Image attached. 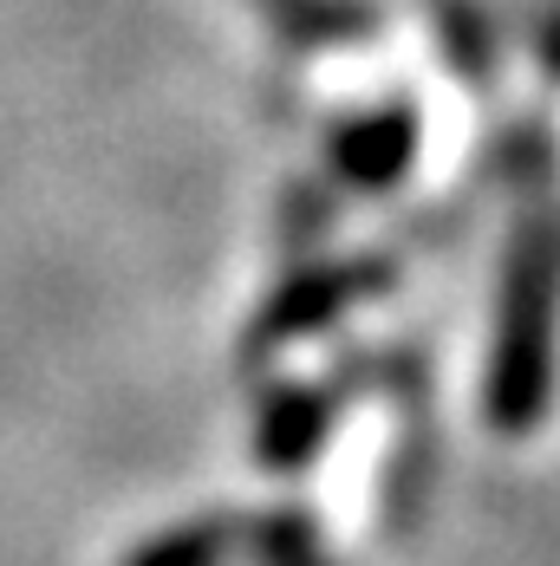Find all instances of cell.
<instances>
[{"label":"cell","mask_w":560,"mask_h":566,"mask_svg":"<svg viewBox=\"0 0 560 566\" xmlns=\"http://www.w3.org/2000/svg\"><path fill=\"white\" fill-rule=\"evenodd\" d=\"M560 378V222L535 209L515 228L496 293V333L483 365V417L496 437L541 430Z\"/></svg>","instance_id":"cell-1"},{"label":"cell","mask_w":560,"mask_h":566,"mask_svg":"<svg viewBox=\"0 0 560 566\" xmlns=\"http://www.w3.org/2000/svg\"><path fill=\"white\" fill-rule=\"evenodd\" d=\"M392 281H397L392 254H359V261H320V268H300V274H287V281L261 300V313H255V326H248L241 352H248V358H268V352H280V345L313 339V333L333 326L339 313L378 300Z\"/></svg>","instance_id":"cell-2"},{"label":"cell","mask_w":560,"mask_h":566,"mask_svg":"<svg viewBox=\"0 0 560 566\" xmlns=\"http://www.w3.org/2000/svg\"><path fill=\"white\" fill-rule=\"evenodd\" d=\"M345 397H352L345 371H333L326 385H280V391H268L261 397V417H255V462H261L268 475L307 469L313 455L326 450Z\"/></svg>","instance_id":"cell-3"},{"label":"cell","mask_w":560,"mask_h":566,"mask_svg":"<svg viewBox=\"0 0 560 566\" xmlns=\"http://www.w3.org/2000/svg\"><path fill=\"white\" fill-rule=\"evenodd\" d=\"M333 170L352 189H392L404 182L411 157H417V105H378V112H359L333 130Z\"/></svg>","instance_id":"cell-4"},{"label":"cell","mask_w":560,"mask_h":566,"mask_svg":"<svg viewBox=\"0 0 560 566\" xmlns=\"http://www.w3.org/2000/svg\"><path fill=\"white\" fill-rule=\"evenodd\" d=\"M241 554L255 566H339L307 509H261L241 521Z\"/></svg>","instance_id":"cell-5"},{"label":"cell","mask_w":560,"mask_h":566,"mask_svg":"<svg viewBox=\"0 0 560 566\" xmlns=\"http://www.w3.org/2000/svg\"><path fill=\"white\" fill-rule=\"evenodd\" d=\"M235 547H241V521L203 514V521H176V527H164L157 541L131 547L124 566H228Z\"/></svg>","instance_id":"cell-6"},{"label":"cell","mask_w":560,"mask_h":566,"mask_svg":"<svg viewBox=\"0 0 560 566\" xmlns=\"http://www.w3.org/2000/svg\"><path fill=\"white\" fill-rule=\"evenodd\" d=\"M444 46H449V59L463 65V78H483V72H489V46H483V27H476L469 13H456V7L444 13Z\"/></svg>","instance_id":"cell-7"},{"label":"cell","mask_w":560,"mask_h":566,"mask_svg":"<svg viewBox=\"0 0 560 566\" xmlns=\"http://www.w3.org/2000/svg\"><path fill=\"white\" fill-rule=\"evenodd\" d=\"M541 72H548V85H560V13L548 20V40H541Z\"/></svg>","instance_id":"cell-8"}]
</instances>
